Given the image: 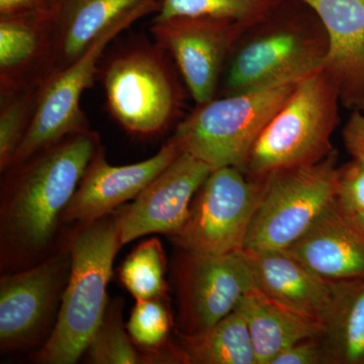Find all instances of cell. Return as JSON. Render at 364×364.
<instances>
[{
  "label": "cell",
  "mask_w": 364,
  "mask_h": 364,
  "mask_svg": "<svg viewBox=\"0 0 364 364\" xmlns=\"http://www.w3.org/2000/svg\"><path fill=\"white\" fill-rule=\"evenodd\" d=\"M97 132H77L4 172L0 200L1 270L16 272L49 257L63 215L91 160L102 148Z\"/></svg>",
  "instance_id": "1"
},
{
  "label": "cell",
  "mask_w": 364,
  "mask_h": 364,
  "mask_svg": "<svg viewBox=\"0 0 364 364\" xmlns=\"http://www.w3.org/2000/svg\"><path fill=\"white\" fill-rule=\"evenodd\" d=\"M71 270L51 336L38 350L42 364H74L82 358L107 310V287L122 247L116 212L75 226L67 239Z\"/></svg>",
  "instance_id": "2"
},
{
  "label": "cell",
  "mask_w": 364,
  "mask_h": 364,
  "mask_svg": "<svg viewBox=\"0 0 364 364\" xmlns=\"http://www.w3.org/2000/svg\"><path fill=\"white\" fill-rule=\"evenodd\" d=\"M327 51V33L315 11L299 0H284L235 45L224 95L305 77L322 68Z\"/></svg>",
  "instance_id": "3"
},
{
  "label": "cell",
  "mask_w": 364,
  "mask_h": 364,
  "mask_svg": "<svg viewBox=\"0 0 364 364\" xmlns=\"http://www.w3.org/2000/svg\"><path fill=\"white\" fill-rule=\"evenodd\" d=\"M338 90L322 68L301 79L250 151L244 174L263 181L330 156L339 122Z\"/></svg>",
  "instance_id": "4"
},
{
  "label": "cell",
  "mask_w": 364,
  "mask_h": 364,
  "mask_svg": "<svg viewBox=\"0 0 364 364\" xmlns=\"http://www.w3.org/2000/svg\"><path fill=\"white\" fill-rule=\"evenodd\" d=\"M303 78L275 81L198 105L177 126L172 139L182 152L213 170L243 171L258 136Z\"/></svg>",
  "instance_id": "5"
},
{
  "label": "cell",
  "mask_w": 364,
  "mask_h": 364,
  "mask_svg": "<svg viewBox=\"0 0 364 364\" xmlns=\"http://www.w3.org/2000/svg\"><path fill=\"white\" fill-rule=\"evenodd\" d=\"M107 107L132 135H159L173 123L181 98L166 52L156 43L124 48L102 69Z\"/></svg>",
  "instance_id": "6"
},
{
  "label": "cell",
  "mask_w": 364,
  "mask_h": 364,
  "mask_svg": "<svg viewBox=\"0 0 364 364\" xmlns=\"http://www.w3.org/2000/svg\"><path fill=\"white\" fill-rule=\"evenodd\" d=\"M338 178L334 152L315 164L282 170L263 179L264 191L243 250L262 253L291 247L336 200Z\"/></svg>",
  "instance_id": "7"
},
{
  "label": "cell",
  "mask_w": 364,
  "mask_h": 364,
  "mask_svg": "<svg viewBox=\"0 0 364 364\" xmlns=\"http://www.w3.org/2000/svg\"><path fill=\"white\" fill-rule=\"evenodd\" d=\"M263 191L264 181L249 179L236 167L213 170L193 198L188 221L170 240L200 255L243 250Z\"/></svg>",
  "instance_id": "8"
},
{
  "label": "cell",
  "mask_w": 364,
  "mask_h": 364,
  "mask_svg": "<svg viewBox=\"0 0 364 364\" xmlns=\"http://www.w3.org/2000/svg\"><path fill=\"white\" fill-rule=\"evenodd\" d=\"M67 241L40 263L0 279V349L11 353L43 346L58 318L71 270Z\"/></svg>",
  "instance_id": "9"
},
{
  "label": "cell",
  "mask_w": 364,
  "mask_h": 364,
  "mask_svg": "<svg viewBox=\"0 0 364 364\" xmlns=\"http://www.w3.org/2000/svg\"><path fill=\"white\" fill-rule=\"evenodd\" d=\"M178 250L172 263L178 331L193 334L208 329L233 312L242 298L257 287L244 250L222 255Z\"/></svg>",
  "instance_id": "10"
},
{
  "label": "cell",
  "mask_w": 364,
  "mask_h": 364,
  "mask_svg": "<svg viewBox=\"0 0 364 364\" xmlns=\"http://www.w3.org/2000/svg\"><path fill=\"white\" fill-rule=\"evenodd\" d=\"M247 31L212 16L154 20L150 28L155 43L176 61L196 107L214 100L225 63Z\"/></svg>",
  "instance_id": "11"
},
{
  "label": "cell",
  "mask_w": 364,
  "mask_h": 364,
  "mask_svg": "<svg viewBox=\"0 0 364 364\" xmlns=\"http://www.w3.org/2000/svg\"><path fill=\"white\" fill-rule=\"evenodd\" d=\"M135 21H124L112 26L75 61L48 80L33 123L9 169L18 166L64 136L90 129L85 112L81 109V97L92 85L98 62L105 48Z\"/></svg>",
  "instance_id": "12"
},
{
  "label": "cell",
  "mask_w": 364,
  "mask_h": 364,
  "mask_svg": "<svg viewBox=\"0 0 364 364\" xmlns=\"http://www.w3.org/2000/svg\"><path fill=\"white\" fill-rule=\"evenodd\" d=\"M213 169L182 152L134 202L116 210L122 246L150 234L177 233L188 221L191 203Z\"/></svg>",
  "instance_id": "13"
},
{
  "label": "cell",
  "mask_w": 364,
  "mask_h": 364,
  "mask_svg": "<svg viewBox=\"0 0 364 364\" xmlns=\"http://www.w3.org/2000/svg\"><path fill=\"white\" fill-rule=\"evenodd\" d=\"M181 153L171 138L154 156L117 166L107 161L104 148H100L64 213V225L80 226L116 212L124 203L135 200Z\"/></svg>",
  "instance_id": "14"
},
{
  "label": "cell",
  "mask_w": 364,
  "mask_h": 364,
  "mask_svg": "<svg viewBox=\"0 0 364 364\" xmlns=\"http://www.w3.org/2000/svg\"><path fill=\"white\" fill-rule=\"evenodd\" d=\"M315 11L328 38L322 69L340 102L364 112V0H299Z\"/></svg>",
  "instance_id": "15"
},
{
  "label": "cell",
  "mask_w": 364,
  "mask_h": 364,
  "mask_svg": "<svg viewBox=\"0 0 364 364\" xmlns=\"http://www.w3.org/2000/svg\"><path fill=\"white\" fill-rule=\"evenodd\" d=\"M284 252L324 279L364 277V227L336 198Z\"/></svg>",
  "instance_id": "16"
},
{
  "label": "cell",
  "mask_w": 364,
  "mask_h": 364,
  "mask_svg": "<svg viewBox=\"0 0 364 364\" xmlns=\"http://www.w3.org/2000/svg\"><path fill=\"white\" fill-rule=\"evenodd\" d=\"M55 73L51 13L0 16V90L46 82Z\"/></svg>",
  "instance_id": "17"
},
{
  "label": "cell",
  "mask_w": 364,
  "mask_h": 364,
  "mask_svg": "<svg viewBox=\"0 0 364 364\" xmlns=\"http://www.w3.org/2000/svg\"><path fill=\"white\" fill-rule=\"evenodd\" d=\"M158 7V0H56L50 11L56 44V73L75 61L112 26L140 20L157 11Z\"/></svg>",
  "instance_id": "18"
},
{
  "label": "cell",
  "mask_w": 364,
  "mask_h": 364,
  "mask_svg": "<svg viewBox=\"0 0 364 364\" xmlns=\"http://www.w3.org/2000/svg\"><path fill=\"white\" fill-rule=\"evenodd\" d=\"M246 254L256 284L262 293L324 325L339 280L324 279L284 251Z\"/></svg>",
  "instance_id": "19"
},
{
  "label": "cell",
  "mask_w": 364,
  "mask_h": 364,
  "mask_svg": "<svg viewBox=\"0 0 364 364\" xmlns=\"http://www.w3.org/2000/svg\"><path fill=\"white\" fill-rule=\"evenodd\" d=\"M235 310L245 318L258 364H270L287 347L322 335L324 325L270 299L258 287L242 298Z\"/></svg>",
  "instance_id": "20"
},
{
  "label": "cell",
  "mask_w": 364,
  "mask_h": 364,
  "mask_svg": "<svg viewBox=\"0 0 364 364\" xmlns=\"http://www.w3.org/2000/svg\"><path fill=\"white\" fill-rule=\"evenodd\" d=\"M320 340L326 364H364V277L339 280Z\"/></svg>",
  "instance_id": "21"
},
{
  "label": "cell",
  "mask_w": 364,
  "mask_h": 364,
  "mask_svg": "<svg viewBox=\"0 0 364 364\" xmlns=\"http://www.w3.org/2000/svg\"><path fill=\"white\" fill-rule=\"evenodd\" d=\"M183 364H258L245 318L237 310L203 331L174 330Z\"/></svg>",
  "instance_id": "22"
},
{
  "label": "cell",
  "mask_w": 364,
  "mask_h": 364,
  "mask_svg": "<svg viewBox=\"0 0 364 364\" xmlns=\"http://www.w3.org/2000/svg\"><path fill=\"white\" fill-rule=\"evenodd\" d=\"M173 320L167 296L136 301L127 330L138 348L141 363H179L172 341Z\"/></svg>",
  "instance_id": "23"
},
{
  "label": "cell",
  "mask_w": 364,
  "mask_h": 364,
  "mask_svg": "<svg viewBox=\"0 0 364 364\" xmlns=\"http://www.w3.org/2000/svg\"><path fill=\"white\" fill-rule=\"evenodd\" d=\"M46 82L0 90V171L4 174L28 133Z\"/></svg>",
  "instance_id": "24"
},
{
  "label": "cell",
  "mask_w": 364,
  "mask_h": 364,
  "mask_svg": "<svg viewBox=\"0 0 364 364\" xmlns=\"http://www.w3.org/2000/svg\"><path fill=\"white\" fill-rule=\"evenodd\" d=\"M155 20L176 16H212L251 28L267 20L284 0H158Z\"/></svg>",
  "instance_id": "25"
},
{
  "label": "cell",
  "mask_w": 364,
  "mask_h": 364,
  "mask_svg": "<svg viewBox=\"0 0 364 364\" xmlns=\"http://www.w3.org/2000/svg\"><path fill=\"white\" fill-rule=\"evenodd\" d=\"M167 260L159 239L141 242L122 263L119 280L136 301L167 296Z\"/></svg>",
  "instance_id": "26"
},
{
  "label": "cell",
  "mask_w": 364,
  "mask_h": 364,
  "mask_svg": "<svg viewBox=\"0 0 364 364\" xmlns=\"http://www.w3.org/2000/svg\"><path fill=\"white\" fill-rule=\"evenodd\" d=\"M123 298L109 301L104 318L83 354L88 363H141L138 348L132 341L129 332L126 331Z\"/></svg>",
  "instance_id": "27"
},
{
  "label": "cell",
  "mask_w": 364,
  "mask_h": 364,
  "mask_svg": "<svg viewBox=\"0 0 364 364\" xmlns=\"http://www.w3.org/2000/svg\"><path fill=\"white\" fill-rule=\"evenodd\" d=\"M337 200L353 214L364 213V156L353 157L339 168Z\"/></svg>",
  "instance_id": "28"
},
{
  "label": "cell",
  "mask_w": 364,
  "mask_h": 364,
  "mask_svg": "<svg viewBox=\"0 0 364 364\" xmlns=\"http://www.w3.org/2000/svg\"><path fill=\"white\" fill-rule=\"evenodd\" d=\"M270 364H326L320 337L301 340L287 347Z\"/></svg>",
  "instance_id": "29"
},
{
  "label": "cell",
  "mask_w": 364,
  "mask_h": 364,
  "mask_svg": "<svg viewBox=\"0 0 364 364\" xmlns=\"http://www.w3.org/2000/svg\"><path fill=\"white\" fill-rule=\"evenodd\" d=\"M343 139L352 156H364V112H353L344 127Z\"/></svg>",
  "instance_id": "30"
},
{
  "label": "cell",
  "mask_w": 364,
  "mask_h": 364,
  "mask_svg": "<svg viewBox=\"0 0 364 364\" xmlns=\"http://www.w3.org/2000/svg\"><path fill=\"white\" fill-rule=\"evenodd\" d=\"M56 0H0V16L47 13Z\"/></svg>",
  "instance_id": "31"
},
{
  "label": "cell",
  "mask_w": 364,
  "mask_h": 364,
  "mask_svg": "<svg viewBox=\"0 0 364 364\" xmlns=\"http://www.w3.org/2000/svg\"><path fill=\"white\" fill-rule=\"evenodd\" d=\"M358 215L359 221H360L361 224H363V226L364 227V213L363 214H358Z\"/></svg>",
  "instance_id": "32"
}]
</instances>
